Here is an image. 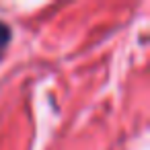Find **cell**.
I'll use <instances>...</instances> for the list:
<instances>
[{"label": "cell", "instance_id": "6da1fadb", "mask_svg": "<svg viewBox=\"0 0 150 150\" xmlns=\"http://www.w3.org/2000/svg\"><path fill=\"white\" fill-rule=\"evenodd\" d=\"M8 41H11V29H8L6 23L0 21V47H4Z\"/></svg>", "mask_w": 150, "mask_h": 150}]
</instances>
